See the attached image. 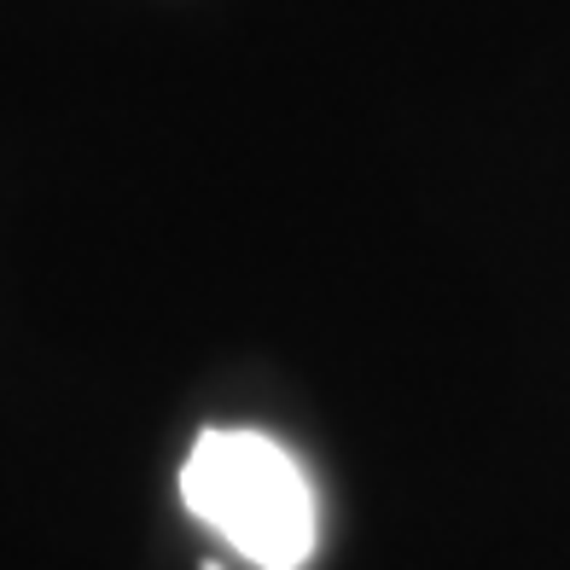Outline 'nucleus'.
<instances>
[{
	"mask_svg": "<svg viewBox=\"0 0 570 570\" xmlns=\"http://www.w3.org/2000/svg\"><path fill=\"white\" fill-rule=\"evenodd\" d=\"M180 501L256 570H303L315 553V489L292 449L263 431H198L180 465Z\"/></svg>",
	"mask_w": 570,
	"mask_h": 570,
	"instance_id": "f257e3e1",
	"label": "nucleus"
}]
</instances>
